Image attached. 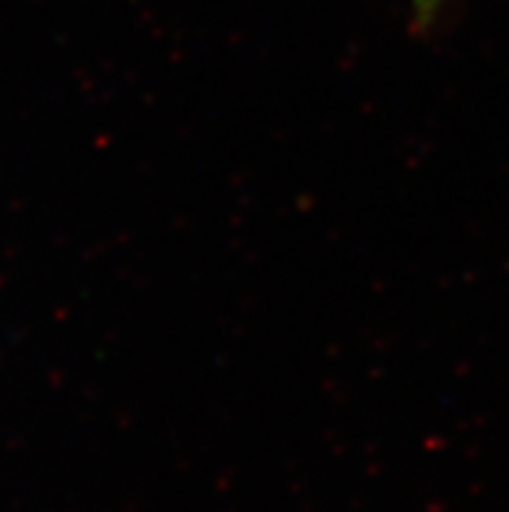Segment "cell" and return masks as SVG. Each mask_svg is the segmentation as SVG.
Returning a JSON list of instances; mask_svg holds the SVG:
<instances>
[{
	"label": "cell",
	"mask_w": 509,
	"mask_h": 512,
	"mask_svg": "<svg viewBox=\"0 0 509 512\" xmlns=\"http://www.w3.org/2000/svg\"><path fill=\"white\" fill-rule=\"evenodd\" d=\"M445 6L447 0H411L416 26H419V29H429V26L437 24L442 11H445Z\"/></svg>",
	"instance_id": "obj_1"
}]
</instances>
